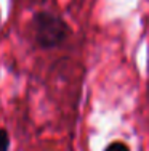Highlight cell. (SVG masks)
I'll list each match as a JSON object with an SVG mask.
<instances>
[{
	"instance_id": "6da1fadb",
	"label": "cell",
	"mask_w": 149,
	"mask_h": 151,
	"mask_svg": "<svg viewBox=\"0 0 149 151\" xmlns=\"http://www.w3.org/2000/svg\"><path fill=\"white\" fill-rule=\"evenodd\" d=\"M32 31L35 42L43 48L61 45L69 35L66 21L51 12H38L32 19Z\"/></svg>"
},
{
	"instance_id": "7a4b0ae2",
	"label": "cell",
	"mask_w": 149,
	"mask_h": 151,
	"mask_svg": "<svg viewBox=\"0 0 149 151\" xmlns=\"http://www.w3.org/2000/svg\"><path fill=\"white\" fill-rule=\"evenodd\" d=\"M10 150V135L6 130L0 129V151H8Z\"/></svg>"
},
{
	"instance_id": "3957f363",
	"label": "cell",
	"mask_w": 149,
	"mask_h": 151,
	"mask_svg": "<svg viewBox=\"0 0 149 151\" xmlns=\"http://www.w3.org/2000/svg\"><path fill=\"white\" fill-rule=\"evenodd\" d=\"M104 151H130V148L123 142H112L111 145L106 146Z\"/></svg>"
}]
</instances>
